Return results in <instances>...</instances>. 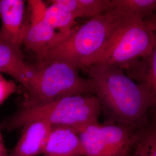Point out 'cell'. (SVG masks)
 Wrapping results in <instances>:
<instances>
[{"label": "cell", "instance_id": "1", "mask_svg": "<svg viewBox=\"0 0 156 156\" xmlns=\"http://www.w3.org/2000/svg\"><path fill=\"white\" fill-rule=\"evenodd\" d=\"M86 70L105 119L104 124H123L139 128L156 105V95L136 83L120 67L96 64Z\"/></svg>", "mask_w": 156, "mask_h": 156}, {"label": "cell", "instance_id": "2", "mask_svg": "<svg viewBox=\"0 0 156 156\" xmlns=\"http://www.w3.org/2000/svg\"><path fill=\"white\" fill-rule=\"evenodd\" d=\"M101 113L100 104L95 95H73L40 106L22 109L7 119L2 126L11 131L30 122L44 120L51 126L68 127L78 133L88 125L98 123Z\"/></svg>", "mask_w": 156, "mask_h": 156}, {"label": "cell", "instance_id": "3", "mask_svg": "<svg viewBox=\"0 0 156 156\" xmlns=\"http://www.w3.org/2000/svg\"><path fill=\"white\" fill-rule=\"evenodd\" d=\"M124 18L108 12L90 19L68 37L53 45L38 64L61 60L78 69L86 67L104 48Z\"/></svg>", "mask_w": 156, "mask_h": 156}, {"label": "cell", "instance_id": "4", "mask_svg": "<svg viewBox=\"0 0 156 156\" xmlns=\"http://www.w3.org/2000/svg\"><path fill=\"white\" fill-rule=\"evenodd\" d=\"M78 70L61 60L35 67L33 75L25 87L23 109L40 106L69 95H94L89 79L81 77Z\"/></svg>", "mask_w": 156, "mask_h": 156}, {"label": "cell", "instance_id": "5", "mask_svg": "<svg viewBox=\"0 0 156 156\" xmlns=\"http://www.w3.org/2000/svg\"><path fill=\"white\" fill-rule=\"evenodd\" d=\"M155 30V18L124 17L104 48L84 67L103 64L123 69L156 49Z\"/></svg>", "mask_w": 156, "mask_h": 156}, {"label": "cell", "instance_id": "6", "mask_svg": "<svg viewBox=\"0 0 156 156\" xmlns=\"http://www.w3.org/2000/svg\"><path fill=\"white\" fill-rule=\"evenodd\" d=\"M138 128L123 124L94 123L77 134L84 156H126Z\"/></svg>", "mask_w": 156, "mask_h": 156}, {"label": "cell", "instance_id": "7", "mask_svg": "<svg viewBox=\"0 0 156 156\" xmlns=\"http://www.w3.org/2000/svg\"><path fill=\"white\" fill-rule=\"evenodd\" d=\"M25 2L22 0H1L2 22L0 39L19 49H21L26 26L24 23Z\"/></svg>", "mask_w": 156, "mask_h": 156}, {"label": "cell", "instance_id": "8", "mask_svg": "<svg viewBox=\"0 0 156 156\" xmlns=\"http://www.w3.org/2000/svg\"><path fill=\"white\" fill-rule=\"evenodd\" d=\"M23 127L22 134L8 156H37L42 154L51 125L44 120H36Z\"/></svg>", "mask_w": 156, "mask_h": 156}, {"label": "cell", "instance_id": "9", "mask_svg": "<svg viewBox=\"0 0 156 156\" xmlns=\"http://www.w3.org/2000/svg\"><path fill=\"white\" fill-rule=\"evenodd\" d=\"M44 156H84L78 134L71 128L52 126Z\"/></svg>", "mask_w": 156, "mask_h": 156}, {"label": "cell", "instance_id": "10", "mask_svg": "<svg viewBox=\"0 0 156 156\" xmlns=\"http://www.w3.org/2000/svg\"><path fill=\"white\" fill-rule=\"evenodd\" d=\"M35 67L26 63L21 49L0 39V73H5L22 84L24 88L33 75Z\"/></svg>", "mask_w": 156, "mask_h": 156}, {"label": "cell", "instance_id": "11", "mask_svg": "<svg viewBox=\"0 0 156 156\" xmlns=\"http://www.w3.org/2000/svg\"><path fill=\"white\" fill-rule=\"evenodd\" d=\"M62 36L45 20L26 26L23 45L37 55L39 63L53 45L62 41Z\"/></svg>", "mask_w": 156, "mask_h": 156}, {"label": "cell", "instance_id": "12", "mask_svg": "<svg viewBox=\"0 0 156 156\" xmlns=\"http://www.w3.org/2000/svg\"><path fill=\"white\" fill-rule=\"evenodd\" d=\"M123 69L128 78L156 95V48L131 62Z\"/></svg>", "mask_w": 156, "mask_h": 156}, {"label": "cell", "instance_id": "13", "mask_svg": "<svg viewBox=\"0 0 156 156\" xmlns=\"http://www.w3.org/2000/svg\"><path fill=\"white\" fill-rule=\"evenodd\" d=\"M76 19L94 17L109 11L111 0H53Z\"/></svg>", "mask_w": 156, "mask_h": 156}, {"label": "cell", "instance_id": "14", "mask_svg": "<svg viewBox=\"0 0 156 156\" xmlns=\"http://www.w3.org/2000/svg\"><path fill=\"white\" fill-rule=\"evenodd\" d=\"M156 9V0H111L108 12L120 17L145 20L153 15Z\"/></svg>", "mask_w": 156, "mask_h": 156}, {"label": "cell", "instance_id": "15", "mask_svg": "<svg viewBox=\"0 0 156 156\" xmlns=\"http://www.w3.org/2000/svg\"><path fill=\"white\" fill-rule=\"evenodd\" d=\"M126 156H156L155 121H149L138 128L134 142Z\"/></svg>", "mask_w": 156, "mask_h": 156}, {"label": "cell", "instance_id": "16", "mask_svg": "<svg viewBox=\"0 0 156 156\" xmlns=\"http://www.w3.org/2000/svg\"><path fill=\"white\" fill-rule=\"evenodd\" d=\"M51 5L48 6L45 21L54 30H58L62 39L68 37L73 32V27L76 19L72 13L51 1Z\"/></svg>", "mask_w": 156, "mask_h": 156}, {"label": "cell", "instance_id": "17", "mask_svg": "<svg viewBox=\"0 0 156 156\" xmlns=\"http://www.w3.org/2000/svg\"><path fill=\"white\" fill-rule=\"evenodd\" d=\"M30 11V23H35L45 20V14L48 6L41 0L28 1Z\"/></svg>", "mask_w": 156, "mask_h": 156}, {"label": "cell", "instance_id": "18", "mask_svg": "<svg viewBox=\"0 0 156 156\" xmlns=\"http://www.w3.org/2000/svg\"><path fill=\"white\" fill-rule=\"evenodd\" d=\"M17 90L15 82L4 78L0 73V105Z\"/></svg>", "mask_w": 156, "mask_h": 156}, {"label": "cell", "instance_id": "19", "mask_svg": "<svg viewBox=\"0 0 156 156\" xmlns=\"http://www.w3.org/2000/svg\"><path fill=\"white\" fill-rule=\"evenodd\" d=\"M9 153L6 149L2 139V136L0 132V156H8Z\"/></svg>", "mask_w": 156, "mask_h": 156}]
</instances>
